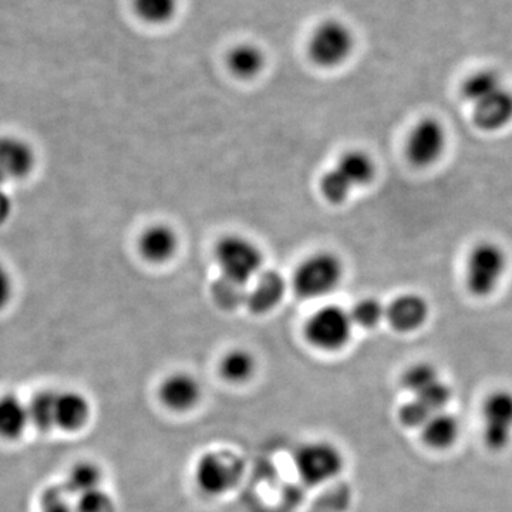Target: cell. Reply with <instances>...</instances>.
<instances>
[{
  "label": "cell",
  "mask_w": 512,
  "mask_h": 512,
  "mask_svg": "<svg viewBox=\"0 0 512 512\" xmlns=\"http://www.w3.org/2000/svg\"><path fill=\"white\" fill-rule=\"evenodd\" d=\"M508 269V255L500 244L481 241L467 256L466 286L471 295L488 298L503 284Z\"/></svg>",
  "instance_id": "cell-1"
},
{
  "label": "cell",
  "mask_w": 512,
  "mask_h": 512,
  "mask_svg": "<svg viewBox=\"0 0 512 512\" xmlns=\"http://www.w3.org/2000/svg\"><path fill=\"white\" fill-rule=\"evenodd\" d=\"M375 173L376 167L372 158L363 151H349L340 157L335 167L323 175L320 191L332 204H342L348 200L355 188L369 184Z\"/></svg>",
  "instance_id": "cell-2"
},
{
  "label": "cell",
  "mask_w": 512,
  "mask_h": 512,
  "mask_svg": "<svg viewBox=\"0 0 512 512\" xmlns=\"http://www.w3.org/2000/svg\"><path fill=\"white\" fill-rule=\"evenodd\" d=\"M245 473L244 460L228 450L202 454L195 464V484L202 493L218 497L237 488Z\"/></svg>",
  "instance_id": "cell-3"
},
{
  "label": "cell",
  "mask_w": 512,
  "mask_h": 512,
  "mask_svg": "<svg viewBox=\"0 0 512 512\" xmlns=\"http://www.w3.org/2000/svg\"><path fill=\"white\" fill-rule=\"evenodd\" d=\"M293 463L303 483L318 487L340 476L345 468V457L335 444L313 440L296 448Z\"/></svg>",
  "instance_id": "cell-4"
},
{
  "label": "cell",
  "mask_w": 512,
  "mask_h": 512,
  "mask_svg": "<svg viewBox=\"0 0 512 512\" xmlns=\"http://www.w3.org/2000/svg\"><path fill=\"white\" fill-rule=\"evenodd\" d=\"M215 262L222 278L247 285L261 274L264 256L254 242L239 235H228L215 247Z\"/></svg>",
  "instance_id": "cell-5"
},
{
  "label": "cell",
  "mask_w": 512,
  "mask_h": 512,
  "mask_svg": "<svg viewBox=\"0 0 512 512\" xmlns=\"http://www.w3.org/2000/svg\"><path fill=\"white\" fill-rule=\"evenodd\" d=\"M355 49V33L343 20H322L309 37L308 53L313 63L332 69L345 63Z\"/></svg>",
  "instance_id": "cell-6"
},
{
  "label": "cell",
  "mask_w": 512,
  "mask_h": 512,
  "mask_svg": "<svg viewBox=\"0 0 512 512\" xmlns=\"http://www.w3.org/2000/svg\"><path fill=\"white\" fill-rule=\"evenodd\" d=\"M343 278V264L330 252L309 256L293 275V289L303 299L323 298L338 288Z\"/></svg>",
  "instance_id": "cell-7"
},
{
  "label": "cell",
  "mask_w": 512,
  "mask_h": 512,
  "mask_svg": "<svg viewBox=\"0 0 512 512\" xmlns=\"http://www.w3.org/2000/svg\"><path fill=\"white\" fill-rule=\"evenodd\" d=\"M353 326L350 312L338 305L323 306L306 322V340L323 352H338L348 345Z\"/></svg>",
  "instance_id": "cell-8"
},
{
  "label": "cell",
  "mask_w": 512,
  "mask_h": 512,
  "mask_svg": "<svg viewBox=\"0 0 512 512\" xmlns=\"http://www.w3.org/2000/svg\"><path fill=\"white\" fill-rule=\"evenodd\" d=\"M447 143L446 126L436 117H424L410 130L404 153L414 167L427 168L439 163L446 153Z\"/></svg>",
  "instance_id": "cell-9"
},
{
  "label": "cell",
  "mask_w": 512,
  "mask_h": 512,
  "mask_svg": "<svg viewBox=\"0 0 512 512\" xmlns=\"http://www.w3.org/2000/svg\"><path fill=\"white\" fill-rule=\"evenodd\" d=\"M483 410L485 444L491 450H503L512 439V393L494 392Z\"/></svg>",
  "instance_id": "cell-10"
},
{
  "label": "cell",
  "mask_w": 512,
  "mask_h": 512,
  "mask_svg": "<svg viewBox=\"0 0 512 512\" xmlns=\"http://www.w3.org/2000/svg\"><path fill=\"white\" fill-rule=\"evenodd\" d=\"M161 403L175 413L191 412L200 404L202 387L197 377L177 372L165 377L158 390Z\"/></svg>",
  "instance_id": "cell-11"
},
{
  "label": "cell",
  "mask_w": 512,
  "mask_h": 512,
  "mask_svg": "<svg viewBox=\"0 0 512 512\" xmlns=\"http://www.w3.org/2000/svg\"><path fill=\"white\" fill-rule=\"evenodd\" d=\"M36 151L18 136L0 137V173L6 180H25L36 168Z\"/></svg>",
  "instance_id": "cell-12"
},
{
  "label": "cell",
  "mask_w": 512,
  "mask_h": 512,
  "mask_svg": "<svg viewBox=\"0 0 512 512\" xmlns=\"http://www.w3.org/2000/svg\"><path fill=\"white\" fill-rule=\"evenodd\" d=\"M429 302L417 293H404L386 306V320L396 332L412 333L426 325Z\"/></svg>",
  "instance_id": "cell-13"
},
{
  "label": "cell",
  "mask_w": 512,
  "mask_h": 512,
  "mask_svg": "<svg viewBox=\"0 0 512 512\" xmlns=\"http://www.w3.org/2000/svg\"><path fill=\"white\" fill-rule=\"evenodd\" d=\"M473 121L477 128L495 133L512 123V90L504 86L473 106Z\"/></svg>",
  "instance_id": "cell-14"
},
{
  "label": "cell",
  "mask_w": 512,
  "mask_h": 512,
  "mask_svg": "<svg viewBox=\"0 0 512 512\" xmlns=\"http://www.w3.org/2000/svg\"><path fill=\"white\" fill-rule=\"evenodd\" d=\"M177 249V234L168 225H151L138 239V251L151 264H165L173 258Z\"/></svg>",
  "instance_id": "cell-15"
},
{
  "label": "cell",
  "mask_w": 512,
  "mask_h": 512,
  "mask_svg": "<svg viewBox=\"0 0 512 512\" xmlns=\"http://www.w3.org/2000/svg\"><path fill=\"white\" fill-rule=\"evenodd\" d=\"M285 281L278 272H261L255 285L249 289L247 303L249 311L266 313L275 309L285 295Z\"/></svg>",
  "instance_id": "cell-16"
},
{
  "label": "cell",
  "mask_w": 512,
  "mask_h": 512,
  "mask_svg": "<svg viewBox=\"0 0 512 512\" xmlns=\"http://www.w3.org/2000/svg\"><path fill=\"white\" fill-rule=\"evenodd\" d=\"M90 403L82 393H57L56 397V426L66 431L83 429L90 419Z\"/></svg>",
  "instance_id": "cell-17"
},
{
  "label": "cell",
  "mask_w": 512,
  "mask_h": 512,
  "mask_svg": "<svg viewBox=\"0 0 512 512\" xmlns=\"http://www.w3.org/2000/svg\"><path fill=\"white\" fill-rule=\"evenodd\" d=\"M29 423L28 406L18 396L5 394L0 397V437L18 439Z\"/></svg>",
  "instance_id": "cell-18"
},
{
  "label": "cell",
  "mask_w": 512,
  "mask_h": 512,
  "mask_svg": "<svg viewBox=\"0 0 512 512\" xmlns=\"http://www.w3.org/2000/svg\"><path fill=\"white\" fill-rule=\"evenodd\" d=\"M228 67L239 79H254L265 69L266 56L254 43H239L228 53Z\"/></svg>",
  "instance_id": "cell-19"
},
{
  "label": "cell",
  "mask_w": 512,
  "mask_h": 512,
  "mask_svg": "<svg viewBox=\"0 0 512 512\" xmlns=\"http://www.w3.org/2000/svg\"><path fill=\"white\" fill-rule=\"evenodd\" d=\"M421 437L427 446L443 450L453 446L460 433V424L456 417L446 412H437L421 427Z\"/></svg>",
  "instance_id": "cell-20"
},
{
  "label": "cell",
  "mask_w": 512,
  "mask_h": 512,
  "mask_svg": "<svg viewBox=\"0 0 512 512\" xmlns=\"http://www.w3.org/2000/svg\"><path fill=\"white\" fill-rule=\"evenodd\" d=\"M504 86L500 73L495 70H477L461 84L460 93L463 99L473 107L474 104L487 99L488 96L503 89Z\"/></svg>",
  "instance_id": "cell-21"
},
{
  "label": "cell",
  "mask_w": 512,
  "mask_h": 512,
  "mask_svg": "<svg viewBox=\"0 0 512 512\" xmlns=\"http://www.w3.org/2000/svg\"><path fill=\"white\" fill-rule=\"evenodd\" d=\"M255 370V357L248 350H229L227 355L222 357L220 372L229 383L242 384L248 382L255 375Z\"/></svg>",
  "instance_id": "cell-22"
},
{
  "label": "cell",
  "mask_w": 512,
  "mask_h": 512,
  "mask_svg": "<svg viewBox=\"0 0 512 512\" xmlns=\"http://www.w3.org/2000/svg\"><path fill=\"white\" fill-rule=\"evenodd\" d=\"M101 484V470L96 464L89 463V461H82L76 464L69 471L66 483H64V490L69 493L70 497H79L89 493V491L100 488Z\"/></svg>",
  "instance_id": "cell-23"
},
{
  "label": "cell",
  "mask_w": 512,
  "mask_h": 512,
  "mask_svg": "<svg viewBox=\"0 0 512 512\" xmlns=\"http://www.w3.org/2000/svg\"><path fill=\"white\" fill-rule=\"evenodd\" d=\"M180 0H133L138 18L151 25H165L175 18Z\"/></svg>",
  "instance_id": "cell-24"
},
{
  "label": "cell",
  "mask_w": 512,
  "mask_h": 512,
  "mask_svg": "<svg viewBox=\"0 0 512 512\" xmlns=\"http://www.w3.org/2000/svg\"><path fill=\"white\" fill-rule=\"evenodd\" d=\"M56 397L52 390H43L33 396L28 404L30 423L39 430H50L56 426Z\"/></svg>",
  "instance_id": "cell-25"
},
{
  "label": "cell",
  "mask_w": 512,
  "mask_h": 512,
  "mask_svg": "<svg viewBox=\"0 0 512 512\" xmlns=\"http://www.w3.org/2000/svg\"><path fill=\"white\" fill-rule=\"evenodd\" d=\"M249 288L247 285L235 284L228 279L220 278L212 285V296L220 308L237 309L247 303Z\"/></svg>",
  "instance_id": "cell-26"
},
{
  "label": "cell",
  "mask_w": 512,
  "mask_h": 512,
  "mask_svg": "<svg viewBox=\"0 0 512 512\" xmlns=\"http://www.w3.org/2000/svg\"><path fill=\"white\" fill-rule=\"evenodd\" d=\"M440 382V375L436 367L430 363H417L410 366L403 375V384L413 396L423 392L427 387Z\"/></svg>",
  "instance_id": "cell-27"
},
{
  "label": "cell",
  "mask_w": 512,
  "mask_h": 512,
  "mask_svg": "<svg viewBox=\"0 0 512 512\" xmlns=\"http://www.w3.org/2000/svg\"><path fill=\"white\" fill-rule=\"evenodd\" d=\"M353 323L362 328H376L383 319H386V306L379 299L366 298L357 302L355 308L350 312Z\"/></svg>",
  "instance_id": "cell-28"
},
{
  "label": "cell",
  "mask_w": 512,
  "mask_h": 512,
  "mask_svg": "<svg viewBox=\"0 0 512 512\" xmlns=\"http://www.w3.org/2000/svg\"><path fill=\"white\" fill-rule=\"evenodd\" d=\"M76 512H116L113 498L101 488L89 491V493L79 495L76 504H74Z\"/></svg>",
  "instance_id": "cell-29"
},
{
  "label": "cell",
  "mask_w": 512,
  "mask_h": 512,
  "mask_svg": "<svg viewBox=\"0 0 512 512\" xmlns=\"http://www.w3.org/2000/svg\"><path fill=\"white\" fill-rule=\"evenodd\" d=\"M433 414L434 413L431 412L430 409H427L423 403H420L419 400L412 399L406 404H403L399 412V419L404 426L410 427V429H421Z\"/></svg>",
  "instance_id": "cell-30"
},
{
  "label": "cell",
  "mask_w": 512,
  "mask_h": 512,
  "mask_svg": "<svg viewBox=\"0 0 512 512\" xmlns=\"http://www.w3.org/2000/svg\"><path fill=\"white\" fill-rule=\"evenodd\" d=\"M64 487L47 488L42 497V512H76Z\"/></svg>",
  "instance_id": "cell-31"
},
{
  "label": "cell",
  "mask_w": 512,
  "mask_h": 512,
  "mask_svg": "<svg viewBox=\"0 0 512 512\" xmlns=\"http://www.w3.org/2000/svg\"><path fill=\"white\" fill-rule=\"evenodd\" d=\"M15 295V282L8 266L0 262V311L9 305Z\"/></svg>",
  "instance_id": "cell-32"
},
{
  "label": "cell",
  "mask_w": 512,
  "mask_h": 512,
  "mask_svg": "<svg viewBox=\"0 0 512 512\" xmlns=\"http://www.w3.org/2000/svg\"><path fill=\"white\" fill-rule=\"evenodd\" d=\"M6 178L3 177V174L0 173V188H2V185L5 184Z\"/></svg>",
  "instance_id": "cell-33"
}]
</instances>
